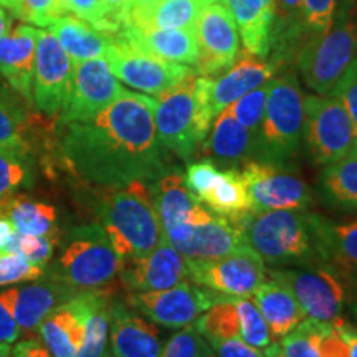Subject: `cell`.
<instances>
[{"mask_svg": "<svg viewBox=\"0 0 357 357\" xmlns=\"http://www.w3.org/2000/svg\"><path fill=\"white\" fill-rule=\"evenodd\" d=\"M195 78L197 73L190 75L154 100V126L160 144L182 160H190L202 144L195 121Z\"/></svg>", "mask_w": 357, "mask_h": 357, "instance_id": "obj_12", "label": "cell"}, {"mask_svg": "<svg viewBox=\"0 0 357 357\" xmlns=\"http://www.w3.org/2000/svg\"><path fill=\"white\" fill-rule=\"evenodd\" d=\"M0 217L8 218L19 234L35 236L58 234L56 208L26 195L13 194L0 200Z\"/></svg>", "mask_w": 357, "mask_h": 357, "instance_id": "obj_31", "label": "cell"}, {"mask_svg": "<svg viewBox=\"0 0 357 357\" xmlns=\"http://www.w3.org/2000/svg\"><path fill=\"white\" fill-rule=\"evenodd\" d=\"M58 43L73 61L105 58L114 33L101 32L78 17L61 15L48 25Z\"/></svg>", "mask_w": 357, "mask_h": 357, "instance_id": "obj_29", "label": "cell"}, {"mask_svg": "<svg viewBox=\"0 0 357 357\" xmlns=\"http://www.w3.org/2000/svg\"><path fill=\"white\" fill-rule=\"evenodd\" d=\"M26 116L10 100L0 96V147L29 151L25 139Z\"/></svg>", "mask_w": 357, "mask_h": 357, "instance_id": "obj_42", "label": "cell"}, {"mask_svg": "<svg viewBox=\"0 0 357 357\" xmlns=\"http://www.w3.org/2000/svg\"><path fill=\"white\" fill-rule=\"evenodd\" d=\"M109 33H119L129 25L132 0H101Z\"/></svg>", "mask_w": 357, "mask_h": 357, "instance_id": "obj_49", "label": "cell"}, {"mask_svg": "<svg viewBox=\"0 0 357 357\" xmlns=\"http://www.w3.org/2000/svg\"><path fill=\"white\" fill-rule=\"evenodd\" d=\"M357 53V0H337L333 24L296 56L303 79L316 95H329Z\"/></svg>", "mask_w": 357, "mask_h": 357, "instance_id": "obj_5", "label": "cell"}, {"mask_svg": "<svg viewBox=\"0 0 357 357\" xmlns=\"http://www.w3.org/2000/svg\"><path fill=\"white\" fill-rule=\"evenodd\" d=\"M319 354L321 357H349L347 342L333 323L326 324L324 331L321 334Z\"/></svg>", "mask_w": 357, "mask_h": 357, "instance_id": "obj_51", "label": "cell"}, {"mask_svg": "<svg viewBox=\"0 0 357 357\" xmlns=\"http://www.w3.org/2000/svg\"><path fill=\"white\" fill-rule=\"evenodd\" d=\"M124 91L126 88L121 86L105 58L73 61V82L60 113V124L68 126L96 118Z\"/></svg>", "mask_w": 357, "mask_h": 357, "instance_id": "obj_14", "label": "cell"}, {"mask_svg": "<svg viewBox=\"0 0 357 357\" xmlns=\"http://www.w3.org/2000/svg\"><path fill=\"white\" fill-rule=\"evenodd\" d=\"M33 177L29 151L0 147V200L10 197L22 187L32 185Z\"/></svg>", "mask_w": 357, "mask_h": 357, "instance_id": "obj_36", "label": "cell"}, {"mask_svg": "<svg viewBox=\"0 0 357 357\" xmlns=\"http://www.w3.org/2000/svg\"><path fill=\"white\" fill-rule=\"evenodd\" d=\"M321 190L336 207L357 211V153L352 151L321 174Z\"/></svg>", "mask_w": 357, "mask_h": 357, "instance_id": "obj_34", "label": "cell"}, {"mask_svg": "<svg viewBox=\"0 0 357 357\" xmlns=\"http://www.w3.org/2000/svg\"><path fill=\"white\" fill-rule=\"evenodd\" d=\"M303 137L318 166H329L346 158L357 141L349 114L333 95L305 96Z\"/></svg>", "mask_w": 357, "mask_h": 357, "instance_id": "obj_8", "label": "cell"}, {"mask_svg": "<svg viewBox=\"0 0 357 357\" xmlns=\"http://www.w3.org/2000/svg\"><path fill=\"white\" fill-rule=\"evenodd\" d=\"M61 6L65 13H73V17H78L101 32L109 33L101 0H61Z\"/></svg>", "mask_w": 357, "mask_h": 357, "instance_id": "obj_48", "label": "cell"}, {"mask_svg": "<svg viewBox=\"0 0 357 357\" xmlns=\"http://www.w3.org/2000/svg\"><path fill=\"white\" fill-rule=\"evenodd\" d=\"M337 328V331L342 334L344 341L347 342V349H349V357H357V328L349 323H346L344 319H337L336 323H333Z\"/></svg>", "mask_w": 357, "mask_h": 357, "instance_id": "obj_54", "label": "cell"}, {"mask_svg": "<svg viewBox=\"0 0 357 357\" xmlns=\"http://www.w3.org/2000/svg\"><path fill=\"white\" fill-rule=\"evenodd\" d=\"M58 242H60V234L35 236L19 234L15 230L10 236V240H8V243L6 245V248H3V252L19 253V255L25 257L33 265L47 268Z\"/></svg>", "mask_w": 357, "mask_h": 357, "instance_id": "obj_40", "label": "cell"}, {"mask_svg": "<svg viewBox=\"0 0 357 357\" xmlns=\"http://www.w3.org/2000/svg\"><path fill=\"white\" fill-rule=\"evenodd\" d=\"M3 8L33 26H48L58 17L65 15L61 0H8Z\"/></svg>", "mask_w": 357, "mask_h": 357, "instance_id": "obj_41", "label": "cell"}, {"mask_svg": "<svg viewBox=\"0 0 357 357\" xmlns=\"http://www.w3.org/2000/svg\"><path fill=\"white\" fill-rule=\"evenodd\" d=\"M22 337V333L17 326L15 319L10 314V311L7 310L2 300H0V342L3 344H15L17 341Z\"/></svg>", "mask_w": 357, "mask_h": 357, "instance_id": "obj_52", "label": "cell"}, {"mask_svg": "<svg viewBox=\"0 0 357 357\" xmlns=\"http://www.w3.org/2000/svg\"><path fill=\"white\" fill-rule=\"evenodd\" d=\"M218 172H220V169L211 159L192 162L185 171L184 184L190 190V194L200 202L207 195V192L212 189Z\"/></svg>", "mask_w": 357, "mask_h": 357, "instance_id": "obj_46", "label": "cell"}, {"mask_svg": "<svg viewBox=\"0 0 357 357\" xmlns=\"http://www.w3.org/2000/svg\"><path fill=\"white\" fill-rule=\"evenodd\" d=\"M73 82V60L50 30L40 29L35 52L32 102L40 113L56 116L63 109Z\"/></svg>", "mask_w": 357, "mask_h": 357, "instance_id": "obj_16", "label": "cell"}, {"mask_svg": "<svg viewBox=\"0 0 357 357\" xmlns=\"http://www.w3.org/2000/svg\"><path fill=\"white\" fill-rule=\"evenodd\" d=\"M268 86H270V82L247 93L240 100L231 102L229 108H225L243 128L255 134L260 131L263 114H265Z\"/></svg>", "mask_w": 357, "mask_h": 357, "instance_id": "obj_43", "label": "cell"}, {"mask_svg": "<svg viewBox=\"0 0 357 357\" xmlns=\"http://www.w3.org/2000/svg\"><path fill=\"white\" fill-rule=\"evenodd\" d=\"M7 2H8V0H0V6L6 7V6H7Z\"/></svg>", "mask_w": 357, "mask_h": 357, "instance_id": "obj_61", "label": "cell"}, {"mask_svg": "<svg viewBox=\"0 0 357 357\" xmlns=\"http://www.w3.org/2000/svg\"><path fill=\"white\" fill-rule=\"evenodd\" d=\"M352 151H354V153H357V142L354 144V147H352ZM352 151H351V153H352Z\"/></svg>", "mask_w": 357, "mask_h": 357, "instance_id": "obj_62", "label": "cell"}, {"mask_svg": "<svg viewBox=\"0 0 357 357\" xmlns=\"http://www.w3.org/2000/svg\"><path fill=\"white\" fill-rule=\"evenodd\" d=\"M326 324L319 321L305 319L291 333L281 339L280 347L284 357H321L319 339Z\"/></svg>", "mask_w": 357, "mask_h": 357, "instance_id": "obj_39", "label": "cell"}, {"mask_svg": "<svg viewBox=\"0 0 357 357\" xmlns=\"http://www.w3.org/2000/svg\"><path fill=\"white\" fill-rule=\"evenodd\" d=\"M242 177L247 187L252 212L306 208L312 202L311 189L300 176L283 164L252 160L245 164Z\"/></svg>", "mask_w": 357, "mask_h": 357, "instance_id": "obj_15", "label": "cell"}, {"mask_svg": "<svg viewBox=\"0 0 357 357\" xmlns=\"http://www.w3.org/2000/svg\"><path fill=\"white\" fill-rule=\"evenodd\" d=\"M218 357H265L257 347L247 344L240 337L213 339L207 342Z\"/></svg>", "mask_w": 357, "mask_h": 357, "instance_id": "obj_50", "label": "cell"}, {"mask_svg": "<svg viewBox=\"0 0 357 357\" xmlns=\"http://www.w3.org/2000/svg\"><path fill=\"white\" fill-rule=\"evenodd\" d=\"M278 70L273 61L245 53L238 60L223 71L218 78L202 77L195 78V121L200 139L207 137L213 119L229 108L231 102L261 86L273 78Z\"/></svg>", "mask_w": 357, "mask_h": 357, "instance_id": "obj_7", "label": "cell"}, {"mask_svg": "<svg viewBox=\"0 0 357 357\" xmlns=\"http://www.w3.org/2000/svg\"><path fill=\"white\" fill-rule=\"evenodd\" d=\"M38 33L37 26L20 24L0 37V77L30 102Z\"/></svg>", "mask_w": 357, "mask_h": 357, "instance_id": "obj_24", "label": "cell"}, {"mask_svg": "<svg viewBox=\"0 0 357 357\" xmlns=\"http://www.w3.org/2000/svg\"><path fill=\"white\" fill-rule=\"evenodd\" d=\"M13 357H53L40 339H25L13 347Z\"/></svg>", "mask_w": 357, "mask_h": 357, "instance_id": "obj_53", "label": "cell"}, {"mask_svg": "<svg viewBox=\"0 0 357 357\" xmlns=\"http://www.w3.org/2000/svg\"><path fill=\"white\" fill-rule=\"evenodd\" d=\"M200 204H204L215 215L225 217L231 222H238L240 218L248 215L252 212V205L242 171L230 167L218 172L212 189L200 200Z\"/></svg>", "mask_w": 357, "mask_h": 357, "instance_id": "obj_32", "label": "cell"}, {"mask_svg": "<svg viewBox=\"0 0 357 357\" xmlns=\"http://www.w3.org/2000/svg\"><path fill=\"white\" fill-rule=\"evenodd\" d=\"M194 225L192 235L181 253L187 260H212L248 245L238 223L215 213L200 205L190 220Z\"/></svg>", "mask_w": 357, "mask_h": 357, "instance_id": "obj_21", "label": "cell"}, {"mask_svg": "<svg viewBox=\"0 0 357 357\" xmlns=\"http://www.w3.org/2000/svg\"><path fill=\"white\" fill-rule=\"evenodd\" d=\"M331 95L336 96L346 108L352 121V126H354L357 139V56L351 61L344 73L341 75V78L337 79Z\"/></svg>", "mask_w": 357, "mask_h": 357, "instance_id": "obj_47", "label": "cell"}, {"mask_svg": "<svg viewBox=\"0 0 357 357\" xmlns=\"http://www.w3.org/2000/svg\"><path fill=\"white\" fill-rule=\"evenodd\" d=\"M321 240L326 265L337 271L346 287L357 288V220L333 223L324 218Z\"/></svg>", "mask_w": 357, "mask_h": 357, "instance_id": "obj_30", "label": "cell"}, {"mask_svg": "<svg viewBox=\"0 0 357 357\" xmlns=\"http://www.w3.org/2000/svg\"><path fill=\"white\" fill-rule=\"evenodd\" d=\"M323 217L303 208L250 212L238 227L245 242L273 266L326 265L321 240Z\"/></svg>", "mask_w": 357, "mask_h": 357, "instance_id": "obj_2", "label": "cell"}, {"mask_svg": "<svg viewBox=\"0 0 357 357\" xmlns=\"http://www.w3.org/2000/svg\"><path fill=\"white\" fill-rule=\"evenodd\" d=\"M106 189L98 202V217L118 257L124 263L153 252L162 242V229L146 182Z\"/></svg>", "mask_w": 357, "mask_h": 357, "instance_id": "obj_3", "label": "cell"}, {"mask_svg": "<svg viewBox=\"0 0 357 357\" xmlns=\"http://www.w3.org/2000/svg\"><path fill=\"white\" fill-rule=\"evenodd\" d=\"M265 357H284L283 351H281V347H280L278 342H275V344H273V342H271V344L266 347Z\"/></svg>", "mask_w": 357, "mask_h": 357, "instance_id": "obj_58", "label": "cell"}, {"mask_svg": "<svg viewBox=\"0 0 357 357\" xmlns=\"http://www.w3.org/2000/svg\"><path fill=\"white\" fill-rule=\"evenodd\" d=\"M204 153L222 166L252 162L258 158V134L243 128L229 111L215 118L211 134L202 141Z\"/></svg>", "mask_w": 357, "mask_h": 357, "instance_id": "obj_26", "label": "cell"}, {"mask_svg": "<svg viewBox=\"0 0 357 357\" xmlns=\"http://www.w3.org/2000/svg\"><path fill=\"white\" fill-rule=\"evenodd\" d=\"M12 354V349L8 344H3V342H0V357H10Z\"/></svg>", "mask_w": 357, "mask_h": 357, "instance_id": "obj_59", "label": "cell"}, {"mask_svg": "<svg viewBox=\"0 0 357 357\" xmlns=\"http://www.w3.org/2000/svg\"><path fill=\"white\" fill-rule=\"evenodd\" d=\"M13 231H15V229H13L12 222L6 217H0V252H3L8 240L13 235Z\"/></svg>", "mask_w": 357, "mask_h": 357, "instance_id": "obj_56", "label": "cell"}, {"mask_svg": "<svg viewBox=\"0 0 357 357\" xmlns=\"http://www.w3.org/2000/svg\"><path fill=\"white\" fill-rule=\"evenodd\" d=\"M89 291L78 293L40 323L37 334L53 357H78L84 337Z\"/></svg>", "mask_w": 357, "mask_h": 357, "instance_id": "obj_22", "label": "cell"}, {"mask_svg": "<svg viewBox=\"0 0 357 357\" xmlns=\"http://www.w3.org/2000/svg\"><path fill=\"white\" fill-rule=\"evenodd\" d=\"M160 0H132L131 6V15H129V24L139 20L142 15H146L147 12L153 10L158 6Z\"/></svg>", "mask_w": 357, "mask_h": 357, "instance_id": "obj_55", "label": "cell"}, {"mask_svg": "<svg viewBox=\"0 0 357 357\" xmlns=\"http://www.w3.org/2000/svg\"><path fill=\"white\" fill-rule=\"evenodd\" d=\"M65 128L61 151L84 181L121 187L155 182L169 172L166 147L154 126V98L126 89L96 118Z\"/></svg>", "mask_w": 357, "mask_h": 357, "instance_id": "obj_1", "label": "cell"}, {"mask_svg": "<svg viewBox=\"0 0 357 357\" xmlns=\"http://www.w3.org/2000/svg\"><path fill=\"white\" fill-rule=\"evenodd\" d=\"M109 289L89 291L86 321H84V337L78 357H102L108 352L109 339Z\"/></svg>", "mask_w": 357, "mask_h": 357, "instance_id": "obj_33", "label": "cell"}, {"mask_svg": "<svg viewBox=\"0 0 357 357\" xmlns=\"http://www.w3.org/2000/svg\"><path fill=\"white\" fill-rule=\"evenodd\" d=\"M223 300L227 296L184 281L162 291L129 293L126 305L155 324L178 329L194 324L208 307Z\"/></svg>", "mask_w": 357, "mask_h": 357, "instance_id": "obj_13", "label": "cell"}, {"mask_svg": "<svg viewBox=\"0 0 357 357\" xmlns=\"http://www.w3.org/2000/svg\"><path fill=\"white\" fill-rule=\"evenodd\" d=\"M337 0H301L300 17L294 32V50L296 56L311 40L323 37L333 24Z\"/></svg>", "mask_w": 357, "mask_h": 357, "instance_id": "obj_35", "label": "cell"}, {"mask_svg": "<svg viewBox=\"0 0 357 357\" xmlns=\"http://www.w3.org/2000/svg\"><path fill=\"white\" fill-rule=\"evenodd\" d=\"M105 60L116 78L137 91L154 96L169 91L190 75L197 73L189 65L172 63L146 53L128 42L121 33H114Z\"/></svg>", "mask_w": 357, "mask_h": 357, "instance_id": "obj_9", "label": "cell"}, {"mask_svg": "<svg viewBox=\"0 0 357 357\" xmlns=\"http://www.w3.org/2000/svg\"><path fill=\"white\" fill-rule=\"evenodd\" d=\"M102 357H113V356H111V354H109V351H108V352H106V354L102 356Z\"/></svg>", "mask_w": 357, "mask_h": 357, "instance_id": "obj_63", "label": "cell"}, {"mask_svg": "<svg viewBox=\"0 0 357 357\" xmlns=\"http://www.w3.org/2000/svg\"><path fill=\"white\" fill-rule=\"evenodd\" d=\"M199 42V61L195 71L202 77H218L240 56V33L236 24L222 3L204 7L194 25Z\"/></svg>", "mask_w": 357, "mask_h": 357, "instance_id": "obj_17", "label": "cell"}, {"mask_svg": "<svg viewBox=\"0 0 357 357\" xmlns=\"http://www.w3.org/2000/svg\"><path fill=\"white\" fill-rule=\"evenodd\" d=\"M195 284L227 298H248L266 280L261 257L248 245L212 260H187Z\"/></svg>", "mask_w": 357, "mask_h": 357, "instance_id": "obj_11", "label": "cell"}, {"mask_svg": "<svg viewBox=\"0 0 357 357\" xmlns=\"http://www.w3.org/2000/svg\"><path fill=\"white\" fill-rule=\"evenodd\" d=\"M77 291L66 287V284L53 278L52 275L45 273L42 278L25 283L13 284L12 288L0 291V300L19 326L22 336H32L37 333L38 326L50 312L63 305Z\"/></svg>", "mask_w": 357, "mask_h": 357, "instance_id": "obj_18", "label": "cell"}, {"mask_svg": "<svg viewBox=\"0 0 357 357\" xmlns=\"http://www.w3.org/2000/svg\"><path fill=\"white\" fill-rule=\"evenodd\" d=\"M10 25H12L10 15H8V12L6 10V8L0 6V37L10 30Z\"/></svg>", "mask_w": 357, "mask_h": 357, "instance_id": "obj_57", "label": "cell"}, {"mask_svg": "<svg viewBox=\"0 0 357 357\" xmlns=\"http://www.w3.org/2000/svg\"><path fill=\"white\" fill-rule=\"evenodd\" d=\"M113 357H160L162 341L153 321H146L124 303H113L109 316Z\"/></svg>", "mask_w": 357, "mask_h": 357, "instance_id": "obj_23", "label": "cell"}, {"mask_svg": "<svg viewBox=\"0 0 357 357\" xmlns=\"http://www.w3.org/2000/svg\"><path fill=\"white\" fill-rule=\"evenodd\" d=\"M189 278L187 258L164 238L147 255L124 261L119 271V280L128 293L162 291L177 287Z\"/></svg>", "mask_w": 357, "mask_h": 357, "instance_id": "obj_19", "label": "cell"}, {"mask_svg": "<svg viewBox=\"0 0 357 357\" xmlns=\"http://www.w3.org/2000/svg\"><path fill=\"white\" fill-rule=\"evenodd\" d=\"M121 268L123 260L100 223H89L70 231L60 255L47 266V273L73 291L83 293L108 288Z\"/></svg>", "mask_w": 357, "mask_h": 357, "instance_id": "obj_4", "label": "cell"}, {"mask_svg": "<svg viewBox=\"0 0 357 357\" xmlns=\"http://www.w3.org/2000/svg\"><path fill=\"white\" fill-rule=\"evenodd\" d=\"M47 273V268L30 263L19 253H0V287H13L42 278Z\"/></svg>", "mask_w": 357, "mask_h": 357, "instance_id": "obj_44", "label": "cell"}, {"mask_svg": "<svg viewBox=\"0 0 357 357\" xmlns=\"http://www.w3.org/2000/svg\"><path fill=\"white\" fill-rule=\"evenodd\" d=\"M223 2L234 17L247 53L258 58L270 55L276 0H223Z\"/></svg>", "mask_w": 357, "mask_h": 357, "instance_id": "obj_27", "label": "cell"}, {"mask_svg": "<svg viewBox=\"0 0 357 357\" xmlns=\"http://www.w3.org/2000/svg\"><path fill=\"white\" fill-rule=\"evenodd\" d=\"M305 95L296 75L287 71L270 79L265 114L258 131L257 160L284 164L296 153L303 139Z\"/></svg>", "mask_w": 357, "mask_h": 357, "instance_id": "obj_6", "label": "cell"}, {"mask_svg": "<svg viewBox=\"0 0 357 357\" xmlns=\"http://www.w3.org/2000/svg\"><path fill=\"white\" fill-rule=\"evenodd\" d=\"M153 199L158 211L162 238L181 252L189 242L192 230L190 220L200 204L184 184V176L178 171H169L153 185Z\"/></svg>", "mask_w": 357, "mask_h": 357, "instance_id": "obj_20", "label": "cell"}, {"mask_svg": "<svg viewBox=\"0 0 357 357\" xmlns=\"http://www.w3.org/2000/svg\"><path fill=\"white\" fill-rule=\"evenodd\" d=\"M194 326L207 342L213 339L240 337L238 312L234 298H227L208 307L202 316L195 319Z\"/></svg>", "mask_w": 357, "mask_h": 357, "instance_id": "obj_37", "label": "cell"}, {"mask_svg": "<svg viewBox=\"0 0 357 357\" xmlns=\"http://www.w3.org/2000/svg\"><path fill=\"white\" fill-rule=\"evenodd\" d=\"M128 42L146 53L181 65H197L199 42L195 29H153L128 25L121 32Z\"/></svg>", "mask_w": 357, "mask_h": 357, "instance_id": "obj_25", "label": "cell"}, {"mask_svg": "<svg viewBox=\"0 0 357 357\" xmlns=\"http://www.w3.org/2000/svg\"><path fill=\"white\" fill-rule=\"evenodd\" d=\"M238 312L240 339L257 349H266L271 344V334L255 301L248 298H234Z\"/></svg>", "mask_w": 357, "mask_h": 357, "instance_id": "obj_38", "label": "cell"}, {"mask_svg": "<svg viewBox=\"0 0 357 357\" xmlns=\"http://www.w3.org/2000/svg\"><path fill=\"white\" fill-rule=\"evenodd\" d=\"M253 300H255L263 319L266 321L271 341H281L306 319L305 311L291 289L273 276L271 280L263 281L253 291Z\"/></svg>", "mask_w": 357, "mask_h": 357, "instance_id": "obj_28", "label": "cell"}, {"mask_svg": "<svg viewBox=\"0 0 357 357\" xmlns=\"http://www.w3.org/2000/svg\"><path fill=\"white\" fill-rule=\"evenodd\" d=\"M205 357H218V356L212 349H208V352H207V354H205Z\"/></svg>", "mask_w": 357, "mask_h": 357, "instance_id": "obj_60", "label": "cell"}, {"mask_svg": "<svg viewBox=\"0 0 357 357\" xmlns=\"http://www.w3.org/2000/svg\"><path fill=\"white\" fill-rule=\"evenodd\" d=\"M208 349L211 346L200 336L195 326L189 324L169 339L160 357H205Z\"/></svg>", "mask_w": 357, "mask_h": 357, "instance_id": "obj_45", "label": "cell"}, {"mask_svg": "<svg viewBox=\"0 0 357 357\" xmlns=\"http://www.w3.org/2000/svg\"><path fill=\"white\" fill-rule=\"evenodd\" d=\"M354 310H356V312H357V305H356V307H354Z\"/></svg>", "mask_w": 357, "mask_h": 357, "instance_id": "obj_64", "label": "cell"}, {"mask_svg": "<svg viewBox=\"0 0 357 357\" xmlns=\"http://www.w3.org/2000/svg\"><path fill=\"white\" fill-rule=\"evenodd\" d=\"M271 276L283 281L300 303L306 318L319 323H336L344 311L347 287L329 265L273 270Z\"/></svg>", "mask_w": 357, "mask_h": 357, "instance_id": "obj_10", "label": "cell"}]
</instances>
